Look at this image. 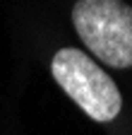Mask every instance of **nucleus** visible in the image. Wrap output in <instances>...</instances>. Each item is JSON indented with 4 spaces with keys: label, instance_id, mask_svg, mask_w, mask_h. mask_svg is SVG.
Returning a JSON list of instances; mask_svg holds the SVG:
<instances>
[{
    "label": "nucleus",
    "instance_id": "f03ea898",
    "mask_svg": "<svg viewBox=\"0 0 132 135\" xmlns=\"http://www.w3.org/2000/svg\"><path fill=\"white\" fill-rule=\"evenodd\" d=\"M51 73L55 82L67 92V97L98 123H108L123 109V97L118 84L101 70L84 51L60 48L53 56Z\"/></svg>",
    "mask_w": 132,
    "mask_h": 135
},
{
    "label": "nucleus",
    "instance_id": "f257e3e1",
    "mask_svg": "<svg viewBox=\"0 0 132 135\" xmlns=\"http://www.w3.org/2000/svg\"><path fill=\"white\" fill-rule=\"evenodd\" d=\"M72 24L91 53L110 68H132V7L123 0H77Z\"/></svg>",
    "mask_w": 132,
    "mask_h": 135
}]
</instances>
